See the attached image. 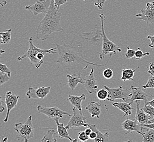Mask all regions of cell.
<instances>
[{
  "label": "cell",
  "mask_w": 154,
  "mask_h": 142,
  "mask_svg": "<svg viewBox=\"0 0 154 142\" xmlns=\"http://www.w3.org/2000/svg\"><path fill=\"white\" fill-rule=\"evenodd\" d=\"M59 54L57 63H60L63 68L69 71L72 74H81L89 65L105 67L106 65L90 62L85 59L83 54V47L80 42L74 41L69 45L63 43L62 45L56 44Z\"/></svg>",
  "instance_id": "1"
},
{
  "label": "cell",
  "mask_w": 154,
  "mask_h": 142,
  "mask_svg": "<svg viewBox=\"0 0 154 142\" xmlns=\"http://www.w3.org/2000/svg\"><path fill=\"white\" fill-rule=\"evenodd\" d=\"M59 10L55 6L54 0H51L49 9L39 23L36 30V37L38 39L45 41L52 33L63 30L61 25L62 14Z\"/></svg>",
  "instance_id": "2"
},
{
  "label": "cell",
  "mask_w": 154,
  "mask_h": 142,
  "mask_svg": "<svg viewBox=\"0 0 154 142\" xmlns=\"http://www.w3.org/2000/svg\"><path fill=\"white\" fill-rule=\"evenodd\" d=\"M57 48H53L49 49H43L37 47L33 43V37H31L29 39V48L26 53L23 54L22 55L17 57L18 61H21L22 60L28 58L30 60L31 64H34L36 68L41 67L43 62H40L37 58V56L39 53L44 52L47 54H55L57 53Z\"/></svg>",
  "instance_id": "3"
},
{
  "label": "cell",
  "mask_w": 154,
  "mask_h": 142,
  "mask_svg": "<svg viewBox=\"0 0 154 142\" xmlns=\"http://www.w3.org/2000/svg\"><path fill=\"white\" fill-rule=\"evenodd\" d=\"M99 17L101 19V36L102 37V48L101 53H98L100 55V59L102 60L103 59L105 55L107 54H110L111 55L114 54H116L117 51L122 52L121 48L119 47L113 42L111 41L107 37V35L104 30V20L106 19V16L104 14H101L99 15Z\"/></svg>",
  "instance_id": "4"
},
{
  "label": "cell",
  "mask_w": 154,
  "mask_h": 142,
  "mask_svg": "<svg viewBox=\"0 0 154 142\" xmlns=\"http://www.w3.org/2000/svg\"><path fill=\"white\" fill-rule=\"evenodd\" d=\"M35 127L32 124V116H30L24 123L15 124L14 130L17 132V139L21 142H27L34 136Z\"/></svg>",
  "instance_id": "5"
},
{
  "label": "cell",
  "mask_w": 154,
  "mask_h": 142,
  "mask_svg": "<svg viewBox=\"0 0 154 142\" xmlns=\"http://www.w3.org/2000/svg\"><path fill=\"white\" fill-rule=\"evenodd\" d=\"M104 88L107 89L109 92L107 101L113 102L116 99H121L124 102H128L131 97V89L124 90L122 85L117 88H110L106 85L104 86Z\"/></svg>",
  "instance_id": "6"
},
{
  "label": "cell",
  "mask_w": 154,
  "mask_h": 142,
  "mask_svg": "<svg viewBox=\"0 0 154 142\" xmlns=\"http://www.w3.org/2000/svg\"><path fill=\"white\" fill-rule=\"evenodd\" d=\"M72 112L73 114L71 116L70 120H69L67 125L66 126L67 130L78 128L82 126H88V124L85 122L87 118L83 116L82 112H81L79 110H78L75 106L73 108Z\"/></svg>",
  "instance_id": "7"
},
{
  "label": "cell",
  "mask_w": 154,
  "mask_h": 142,
  "mask_svg": "<svg viewBox=\"0 0 154 142\" xmlns=\"http://www.w3.org/2000/svg\"><path fill=\"white\" fill-rule=\"evenodd\" d=\"M37 110L39 113L43 114L48 118L51 119L62 118L63 115H66L68 116H71L72 115L66 112L64 110L60 109L58 107L56 106H51V107H48V106H42L41 105H39L37 106Z\"/></svg>",
  "instance_id": "8"
},
{
  "label": "cell",
  "mask_w": 154,
  "mask_h": 142,
  "mask_svg": "<svg viewBox=\"0 0 154 142\" xmlns=\"http://www.w3.org/2000/svg\"><path fill=\"white\" fill-rule=\"evenodd\" d=\"M51 0H38L37 2L25 7V9L30 11L32 15L36 16L40 13L46 14L49 9Z\"/></svg>",
  "instance_id": "9"
},
{
  "label": "cell",
  "mask_w": 154,
  "mask_h": 142,
  "mask_svg": "<svg viewBox=\"0 0 154 142\" xmlns=\"http://www.w3.org/2000/svg\"><path fill=\"white\" fill-rule=\"evenodd\" d=\"M122 126L123 130L126 131L125 135L128 133H130L132 132H136L142 136L144 132V126L140 124L136 120H130L126 119L122 123Z\"/></svg>",
  "instance_id": "10"
},
{
  "label": "cell",
  "mask_w": 154,
  "mask_h": 142,
  "mask_svg": "<svg viewBox=\"0 0 154 142\" xmlns=\"http://www.w3.org/2000/svg\"><path fill=\"white\" fill-rule=\"evenodd\" d=\"M141 13L136 15L139 19L145 21L146 24L154 23V1L146 4V8L140 9Z\"/></svg>",
  "instance_id": "11"
},
{
  "label": "cell",
  "mask_w": 154,
  "mask_h": 142,
  "mask_svg": "<svg viewBox=\"0 0 154 142\" xmlns=\"http://www.w3.org/2000/svg\"><path fill=\"white\" fill-rule=\"evenodd\" d=\"M5 96V103L7 106V114H6V118H5L3 121L5 122H7L9 119L10 112L13 108H14L17 106L20 96L13 94V92L11 91L7 92Z\"/></svg>",
  "instance_id": "12"
},
{
  "label": "cell",
  "mask_w": 154,
  "mask_h": 142,
  "mask_svg": "<svg viewBox=\"0 0 154 142\" xmlns=\"http://www.w3.org/2000/svg\"><path fill=\"white\" fill-rule=\"evenodd\" d=\"M51 86H43L37 89H34L32 87H29L28 91L26 93V96L29 99L39 98L43 100L47 96V95L51 91Z\"/></svg>",
  "instance_id": "13"
},
{
  "label": "cell",
  "mask_w": 154,
  "mask_h": 142,
  "mask_svg": "<svg viewBox=\"0 0 154 142\" xmlns=\"http://www.w3.org/2000/svg\"><path fill=\"white\" fill-rule=\"evenodd\" d=\"M84 85L89 94H97L99 89L97 81L94 76V68H92L89 76H86Z\"/></svg>",
  "instance_id": "14"
},
{
  "label": "cell",
  "mask_w": 154,
  "mask_h": 142,
  "mask_svg": "<svg viewBox=\"0 0 154 142\" xmlns=\"http://www.w3.org/2000/svg\"><path fill=\"white\" fill-rule=\"evenodd\" d=\"M130 89L131 90V97L128 101L130 103L132 104L134 101L136 100H143L145 103H147L148 102V94H146L140 87L137 88L132 86H131Z\"/></svg>",
  "instance_id": "15"
},
{
  "label": "cell",
  "mask_w": 154,
  "mask_h": 142,
  "mask_svg": "<svg viewBox=\"0 0 154 142\" xmlns=\"http://www.w3.org/2000/svg\"><path fill=\"white\" fill-rule=\"evenodd\" d=\"M137 111L135 119L139 124L143 126L144 125L148 124L150 120L151 119L150 116L146 113L142 109L139 108L140 105V101L139 100H136Z\"/></svg>",
  "instance_id": "16"
},
{
  "label": "cell",
  "mask_w": 154,
  "mask_h": 142,
  "mask_svg": "<svg viewBox=\"0 0 154 142\" xmlns=\"http://www.w3.org/2000/svg\"><path fill=\"white\" fill-rule=\"evenodd\" d=\"M67 77L68 86L72 90L75 89L78 84H84L85 79H83L81 77V74H67L66 76Z\"/></svg>",
  "instance_id": "17"
},
{
  "label": "cell",
  "mask_w": 154,
  "mask_h": 142,
  "mask_svg": "<svg viewBox=\"0 0 154 142\" xmlns=\"http://www.w3.org/2000/svg\"><path fill=\"white\" fill-rule=\"evenodd\" d=\"M59 119L60 118H58L54 119L57 124V133L60 138H66L68 139L71 142H73V139L69 136L67 128L64 126V124L63 123H60Z\"/></svg>",
  "instance_id": "18"
},
{
  "label": "cell",
  "mask_w": 154,
  "mask_h": 142,
  "mask_svg": "<svg viewBox=\"0 0 154 142\" xmlns=\"http://www.w3.org/2000/svg\"><path fill=\"white\" fill-rule=\"evenodd\" d=\"M101 102H91L88 106L85 107V109L88 110L92 118L96 117L97 118H100V116L101 114Z\"/></svg>",
  "instance_id": "19"
},
{
  "label": "cell",
  "mask_w": 154,
  "mask_h": 142,
  "mask_svg": "<svg viewBox=\"0 0 154 142\" xmlns=\"http://www.w3.org/2000/svg\"><path fill=\"white\" fill-rule=\"evenodd\" d=\"M90 127L92 131L95 132L97 134L96 138L94 139V141L96 142H108L109 140V133L108 132L103 133L100 131L98 130L96 125H93L91 124H88V126Z\"/></svg>",
  "instance_id": "20"
},
{
  "label": "cell",
  "mask_w": 154,
  "mask_h": 142,
  "mask_svg": "<svg viewBox=\"0 0 154 142\" xmlns=\"http://www.w3.org/2000/svg\"><path fill=\"white\" fill-rule=\"evenodd\" d=\"M86 100V96L85 94H82L81 96H75V95H68V100L70 103L76 107L77 109L79 110L81 112H82V102Z\"/></svg>",
  "instance_id": "21"
},
{
  "label": "cell",
  "mask_w": 154,
  "mask_h": 142,
  "mask_svg": "<svg viewBox=\"0 0 154 142\" xmlns=\"http://www.w3.org/2000/svg\"><path fill=\"white\" fill-rule=\"evenodd\" d=\"M112 105L114 107L118 108V109L121 110L124 113V116H129L132 114V110L134 108L131 106V104L129 102L128 103L127 102H114L112 103Z\"/></svg>",
  "instance_id": "22"
},
{
  "label": "cell",
  "mask_w": 154,
  "mask_h": 142,
  "mask_svg": "<svg viewBox=\"0 0 154 142\" xmlns=\"http://www.w3.org/2000/svg\"><path fill=\"white\" fill-rule=\"evenodd\" d=\"M142 136L143 142H154V129L144 126Z\"/></svg>",
  "instance_id": "23"
},
{
  "label": "cell",
  "mask_w": 154,
  "mask_h": 142,
  "mask_svg": "<svg viewBox=\"0 0 154 142\" xmlns=\"http://www.w3.org/2000/svg\"><path fill=\"white\" fill-rule=\"evenodd\" d=\"M140 68V66H138L137 68L135 69H124L122 71V76L121 78V80L126 82L127 80H134V72Z\"/></svg>",
  "instance_id": "24"
},
{
  "label": "cell",
  "mask_w": 154,
  "mask_h": 142,
  "mask_svg": "<svg viewBox=\"0 0 154 142\" xmlns=\"http://www.w3.org/2000/svg\"><path fill=\"white\" fill-rule=\"evenodd\" d=\"M57 132L54 130H49L45 136L41 139L42 142H56L57 139L55 138V135Z\"/></svg>",
  "instance_id": "25"
},
{
  "label": "cell",
  "mask_w": 154,
  "mask_h": 142,
  "mask_svg": "<svg viewBox=\"0 0 154 142\" xmlns=\"http://www.w3.org/2000/svg\"><path fill=\"white\" fill-rule=\"evenodd\" d=\"M11 29L6 30L5 32L0 33L1 36V44L8 43L11 39Z\"/></svg>",
  "instance_id": "26"
},
{
  "label": "cell",
  "mask_w": 154,
  "mask_h": 142,
  "mask_svg": "<svg viewBox=\"0 0 154 142\" xmlns=\"http://www.w3.org/2000/svg\"><path fill=\"white\" fill-rule=\"evenodd\" d=\"M108 95H109V92L107 89H105L104 88L101 90H99L96 94L98 98L100 100H102V101L107 100Z\"/></svg>",
  "instance_id": "27"
},
{
  "label": "cell",
  "mask_w": 154,
  "mask_h": 142,
  "mask_svg": "<svg viewBox=\"0 0 154 142\" xmlns=\"http://www.w3.org/2000/svg\"><path fill=\"white\" fill-rule=\"evenodd\" d=\"M144 112L146 113L149 114L151 116V119L154 116V107L152 106L150 104L147 102L145 103V106L142 108Z\"/></svg>",
  "instance_id": "28"
},
{
  "label": "cell",
  "mask_w": 154,
  "mask_h": 142,
  "mask_svg": "<svg viewBox=\"0 0 154 142\" xmlns=\"http://www.w3.org/2000/svg\"><path fill=\"white\" fill-rule=\"evenodd\" d=\"M150 55L149 52H146V53H143L142 51L140 50V49L138 48L137 51H136V54L134 57L137 60H140L143 58L144 56H149Z\"/></svg>",
  "instance_id": "29"
},
{
  "label": "cell",
  "mask_w": 154,
  "mask_h": 142,
  "mask_svg": "<svg viewBox=\"0 0 154 142\" xmlns=\"http://www.w3.org/2000/svg\"><path fill=\"white\" fill-rule=\"evenodd\" d=\"M136 54V51L134 49H131L129 46L127 47V51L125 53V56L126 59H133L135 56Z\"/></svg>",
  "instance_id": "30"
},
{
  "label": "cell",
  "mask_w": 154,
  "mask_h": 142,
  "mask_svg": "<svg viewBox=\"0 0 154 142\" xmlns=\"http://www.w3.org/2000/svg\"><path fill=\"white\" fill-rule=\"evenodd\" d=\"M144 89L154 88V76H151L149 78L147 83L143 86Z\"/></svg>",
  "instance_id": "31"
},
{
  "label": "cell",
  "mask_w": 154,
  "mask_h": 142,
  "mask_svg": "<svg viewBox=\"0 0 154 142\" xmlns=\"http://www.w3.org/2000/svg\"><path fill=\"white\" fill-rule=\"evenodd\" d=\"M9 79L10 77L8 74L0 72V85H2L3 84L8 82Z\"/></svg>",
  "instance_id": "32"
},
{
  "label": "cell",
  "mask_w": 154,
  "mask_h": 142,
  "mask_svg": "<svg viewBox=\"0 0 154 142\" xmlns=\"http://www.w3.org/2000/svg\"><path fill=\"white\" fill-rule=\"evenodd\" d=\"M103 76L106 79H111L112 77H113V75H114V72L113 71L110 69V68H106L104 71H103Z\"/></svg>",
  "instance_id": "33"
},
{
  "label": "cell",
  "mask_w": 154,
  "mask_h": 142,
  "mask_svg": "<svg viewBox=\"0 0 154 142\" xmlns=\"http://www.w3.org/2000/svg\"><path fill=\"white\" fill-rule=\"evenodd\" d=\"M89 139V136L86 134L85 131H80L78 133V139L81 142H85Z\"/></svg>",
  "instance_id": "34"
},
{
  "label": "cell",
  "mask_w": 154,
  "mask_h": 142,
  "mask_svg": "<svg viewBox=\"0 0 154 142\" xmlns=\"http://www.w3.org/2000/svg\"><path fill=\"white\" fill-rule=\"evenodd\" d=\"M0 71L3 73H7L10 77L11 76V71L6 65H4L2 63H0Z\"/></svg>",
  "instance_id": "35"
},
{
  "label": "cell",
  "mask_w": 154,
  "mask_h": 142,
  "mask_svg": "<svg viewBox=\"0 0 154 142\" xmlns=\"http://www.w3.org/2000/svg\"><path fill=\"white\" fill-rule=\"evenodd\" d=\"M67 1L68 0H54V4H55V6L57 7V8L59 9L60 6L65 3H67Z\"/></svg>",
  "instance_id": "36"
},
{
  "label": "cell",
  "mask_w": 154,
  "mask_h": 142,
  "mask_svg": "<svg viewBox=\"0 0 154 142\" xmlns=\"http://www.w3.org/2000/svg\"><path fill=\"white\" fill-rule=\"evenodd\" d=\"M106 0H97L95 2V5L97 6L98 9H102L104 3H105Z\"/></svg>",
  "instance_id": "37"
},
{
  "label": "cell",
  "mask_w": 154,
  "mask_h": 142,
  "mask_svg": "<svg viewBox=\"0 0 154 142\" xmlns=\"http://www.w3.org/2000/svg\"><path fill=\"white\" fill-rule=\"evenodd\" d=\"M148 72L151 76H154V63H150L149 64V69Z\"/></svg>",
  "instance_id": "38"
},
{
  "label": "cell",
  "mask_w": 154,
  "mask_h": 142,
  "mask_svg": "<svg viewBox=\"0 0 154 142\" xmlns=\"http://www.w3.org/2000/svg\"><path fill=\"white\" fill-rule=\"evenodd\" d=\"M147 39H149L150 41V43L149 45L150 48L154 47V36H148Z\"/></svg>",
  "instance_id": "39"
},
{
  "label": "cell",
  "mask_w": 154,
  "mask_h": 142,
  "mask_svg": "<svg viewBox=\"0 0 154 142\" xmlns=\"http://www.w3.org/2000/svg\"><path fill=\"white\" fill-rule=\"evenodd\" d=\"M0 112L2 113L3 111L5 110V107L3 106V100H2V98L0 97Z\"/></svg>",
  "instance_id": "40"
},
{
  "label": "cell",
  "mask_w": 154,
  "mask_h": 142,
  "mask_svg": "<svg viewBox=\"0 0 154 142\" xmlns=\"http://www.w3.org/2000/svg\"><path fill=\"white\" fill-rule=\"evenodd\" d=\"M96 137H97L96 133L93 131H92V132L90 133V134L89 135V137H90V139H94V140L96 138Z\"/></svg>",
  "instance_id": "41"
},
{
  "label": "cell",
  "mask_w": 154,
  "mask_h": 142,
  "mask_svg": "<svg viewBox=\"0 0 154 142\" xmlns=\"http://www.w3.org/2000/svg\"><path fill=\"white\" fill-rule=\"evenodd\" d=\"M145 127H148V128H152L154 130V122L152 123H150V124H145L143 125Z\"/></svg>",
  "instance_id": "42"
},
{
  "label": "cell",
  "mask_w": 154,
  "mask_h": 142,
  "mask_svg": "<svg viewBox=\"0 0 154 142\" xmlns=\"http://www.w3.org/2000/svg\"><path fill=\"white\" fill-rule=\"evenodd\" d=\"M84 131H85V132L87 135L89 136L90 134V133L92 132V131L90 127H88V128L85 129V130Z\"/></svg>",
  "instance_id": "43"
},
{
  "label": "cell",
  "mask_w": 154,
  "mask_h": 142,
  "mask_svg": "<svg viewBox=\"0 0 154 142\" xmlns=\"http://www.w3.org/2000/svg\"><path fill=\"white\" fill-rule=\"evenodd\" d=\"M151 96L153 97V99H152V100H151V101H148V103L149 104H150L151 106L154 107V96L153 95H151Z\"/></svg>",
  "instance_id": "44"
},
{
  "label": "cell",
  "mask_w": 154,
  "mask_h": 142,
  "mask_svg": "<svg viewBox=\"0 0 154 142\" xmlns=\"http://www.w3.org/2000/svg\"><path fill=\"white\" fill-rule=\"evenodd\" d=\"M7 140H8V138H7V137H5V138H3V139L1 140V142H7Z\"/></svg>",
  "instance_id": "45"
},
{
  "label": "cell",
  "mask_w": 154,
  "mask_h": 142,
  "mask_svg": "<svg viewBox=\"0 0 154 142\" xmlns=\"http://www.w3.org/2000/svg\"><path fill=\"white\" fill-rule=\"evenodd\" d=\"M154 122V116L150 120V121L149 122L148 124H150V123H152V122Z\"/></svg>",
  "instance_id": "46"
},
{
  "label": "cell",
  "mask_w": 154,
  "mask_h": 142,
  "mask_svg": "<svg viewBox=\"0 0 154 142\" xmlns=\"http://www.w3.org/2000/svg\"><path fill=\"white\" fill-rule=\"evenodd\" d=\"M78 140H79V139H73V142H78Z\"/></svg>",
  "instance_id": "47"
},
{
  "label": "cell",
  "mask_w": 154,
  "mask_h": 142,
  "mask_svg": "<svg viewBox=\"0 0 154 142\" xmlns=\"http://www.w3.org/2000/svg\"><path fill=\"white\" fill-rule=\"evenodd\" d=\"M1 54L3 53H5V51L1 49Z\"/></svg>",
  "instance_id": "48"
},
{
  "label": "cell",
  "mask_w": 154,
  "mask_h": 142,
  "mask_svg": "<svg viewBox=\"0 0 154 142\" xmlns=\"http://www.w3.org/2000/svg\"><path fill=\"white\" fill-rule=\"evenodd\" d=\"M84 1H86V0H84Z\"/></svg>",
  "instance_id": "49"
}]
</instances>
